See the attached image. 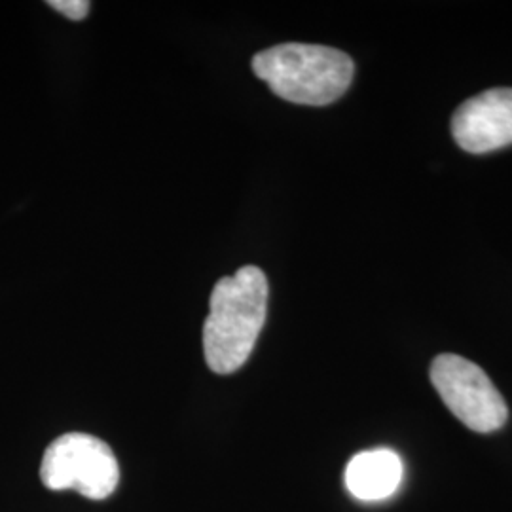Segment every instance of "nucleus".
Here are the masks:
<instances>
[{"label":"nucleus","instance_id":"20e7f679","mask_svg":"<svg viewBox=\"0 0 512 512\" xmlns=\"http://www.w3.org/2000/svg\"><path fill=\"white\" fill-rule=\"evenodd\" d=\"M431 382L448 410L476 433L505 425L509 410L488 374L473 361L444 353L431 363Z\"/></svg>","mask_w":512,"mask_h":512},{"label":"nucleus","instance_id":"0eeeda50","mask_svg":"<svg viewBox=\"0 0 512 512\" xmlns=\"http://www.w3.org/2000/svg\"><path fill=\"white\" fill-rule=\"evenodd\" d=\"M55 12L67 16L73 21H80L86 18L90 12V2L88 0H52L48 2Z\"/></svg>","mask_w":512,"mask_h":512},{"label":"nucleus","instance_id":"f257e3e1","mask_svg":"<svg viewBox=\"0 0 512 512\" xmlns=\"http://www.w3.org/2000/svg\"><path fill=\"white\" fill-rule=\"evenodd\" d=\"M268 279L256 266H243L217 281L203 323V353L217 374L238 372L247 363L266 323Z\"/></svg>","mask_w":512,"mask_h":512},{"label":"nucleus","instance_id":"7ed1b4c3","mask_svg":"<svg viewBox=\"0 0 512 512\" xmlns=\"http://www.w3.org/2000/svg\"><path fill=\"white\" fill-rule=\"evenodd\" d=\"M40 478L54 492L74 490L99 501L118 488L120 467L107 442L86 433H67L48 446Z\"/></svg>","mask_w":512,"mask_h":512},{"label":"nucleus","instance_id":"f03ea898","mask_svg":"<svg viewBox=\"0 0 512 512\" xmlns=\"http://www.w3.org/2000/svg\"><path fill=\"white\" fill-rule=\"evenodd\" d=\"M253 71L277 97L296 105L323 107L348 92L355 67L340 50L291 42L256 54Z\"/></svg>","mask_w":512,"mask_h":512},{"label":"nucleus","instance_id":"39448f33","mask_svg":"<svg viewBox=\"0 0 512 512\" xmlns=\"http://www.w3.org/2000/svg\"><path fill=\"white\" fill-rule=\"evenodd\" d=\"M452 135L471 154L512 145V88H495L467 99L452 118Z\"/></svg>","mask_w":512,"mask_h":512},{"label":"nucleus","instance_id":"423d86ee","mask_svg":"<svg viewBox=\"0 0 512 512\" xmlns=\"http://www.w3.org/2000/svg\"><path fill=\"white\" fill-rule=\"evenodd\" d=\"M403 459L389 448L357 454L346 467V488L359 501H384L403 482Z\"/></svg>","mask_w":512,"mask_h":512}]
</instances>
